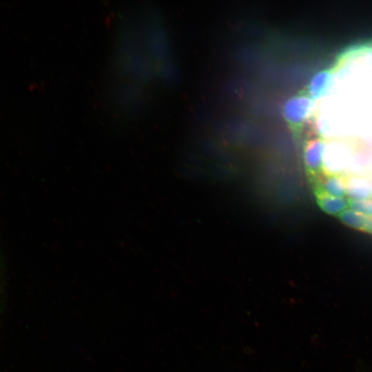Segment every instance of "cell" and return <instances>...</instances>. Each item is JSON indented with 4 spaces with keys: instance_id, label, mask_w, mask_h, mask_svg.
<instances>
[{
    "instance_id": "obj_9",
    "label": "cell",
    "mask_w": 372,
    "mask_h": 372,
    "mask_svg": "<svg viewBox=\"0 0 372 372\" xmlns=\"http://www.w3.org/2000/svg\"><path fill=\"white\" fill-rule=\"evenodd\" d=\"M364 231L372 234V217H369Z\"/></svg>"
},
{
    "instance_id": "obj_5",
    "label": "cell",
    "mask_w": 372,
    "mask_h": 372,
    "mask_svg": "<svg viewBox=\"0 0 372 372\" xmlns=\"http://www.w3.org/2000/svg\"><path fill=\"white\" fill-rule=\"evenodd\" d=\"M317 202L321 209L330 215H339L349 206L344 197L333 196L321 189L318 192Z\"/></svg>"
},
{
    "instance_id": "obj_7",
    "label": "cell",
    "mask_w": 372,
    "mask_h": 372,
    "mask_svg": "<svg viewBox=\"0 0 372 372\" xmlns=\"http://www.w3.org/2000/svg\"><path fill=\"white\" fill-rule=\"evenodd\" d=\"M339 219L345 225L364 231L369 217L352 209H346L338 215Z\"/></svg>"
},
{
    "instance_id": "obj_6",
    "label": "cell",
    "mask_w": 372,
    "mask_h": 372,
    "mask_svg": "<svg viewBox=\"0 0 372 372\" xmlns=\"http://www.w3.org/2000/svg\"><path fill=\"white\" fill-rule=\"evenodd\" d=\"M347 179L339 173H331L324 179L320 189L333 196L344 197L347 195Z\"/></svg>"
},
{
    "instance_id": "obj_3",
    "label": "cell",
    "mask_w": 372,
    "mask_h": 372,
    "mask_svg": "<svg viewBox=\"0 0 372 372\" xmlns=\"http://www.w3.org/2000/svg\"><path fill=\"white\" fill-rule=\"evenodd\" d=\"M347 195L353 200L372 199V180L366 176L348 177Z\"/></svg>"
},
{
    "instance_id": "obj_2",
    "label": "cell",
    "mask_w": 372,
    "mask_h": 372,
    "mask_svg": "<svg viewBox=\"0 0 372 372\" xmlns=\"http://www.w3.org/2000/svg\"><path fill=\"white\" fill-rule=\"evenodd\" d=\"M325 143L321 139H313L307 143L304 149V162L309 170L320 171L323 167Z\"/></svg>"
},
{
    "instance_id": "obj_4",
    "label": "cell",
    "mask_w": 372,
    "mask_h": 372,
    "mask_svg": "<svg viewBox=\"0 0 372 372\" xmlns=\"http://www.w3.org/2000/svg\"><path fill=\"white\" fill-rule=\"evenodd\" d=\"M8 307L6 275L0 256V358L3 351L8 322Z\"/></svg>"
},
{
    "instance_id": "obj_1",
    "label": "cell",
    "mask_w": 372,
    "mask_h": 372,
    "mask_svg": "<svg viewBox=\"0 0 372 372\" xmlns=\"http://www.w3.org/2000/svg\"><path fill=\"white\" fill-rule=\"evenodd\" d=\"M314 102L311 98L298 95L289 99L283 106V115L290 123L298 125L312 114Z\"/></svg>"
},
{
    "instance_id": "obj_8",
    "label": "cell",
    "mask_w": 372,
    "mask_h": 372,
    "mask_svg": "<svg viewBox=\"0 0 372 372\" xmlns=\"http://www.w3.org/2000/svg\"><path fill=\"white\" fill-rule=\"evenodd\" d=\"M348 203L351 209L366 216L372 217V199H348Z\"/></svg>"
}]
</instances>
